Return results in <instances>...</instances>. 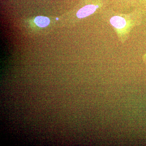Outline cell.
<instances>
[{
  "label": "cell",
  "instance_id": "cell-3",
  "mask_svg": "<svg viewBox=\"0 0 146 146\" xmlns=\"http://www.w3.org/2000/svg\"><path fill=\"white\" fill-rule=\"evenodd\" d=\"M35 23L40 27H45L48 26L50 23V20L48 18L44 16H37L35 19Z\"/></svg>",
  "mask_w": 146,
  "mask_h": 146
},
{
  "label": "cell",
  "instance_id": "cell-4",
  "mask_svg": "<svg viewBox=\"0 0 146 146\" xmlns=\"http://www.w3.org/2000/svg\"><path fill=\"white\" fill-rule=\"evenodd\" d=\"M144 60H145V62L146 63V54L144 56Z\"/></svg>",
  "mask_w": 146,
  "mask_h": 146
},
{
  "label": "cell",
  "instance_id": "cell-2",
  "mask_svg": "<svg viewBox=\"0 0 146 146\" xmlns=\"http://www.w3.org/2000/svg\"><path fill=\"white\" fill-rule=\"evenodd\" d=\"M99 7L98 5H88L82 7L78 11L76 16L79 18H83L93 14Z\"/></svg>",
  "mask_w": 146,
  "mask_h": 146
},
{
  "label": "cell",
  "instance_id": "cell-1",
  "mask_svg": "<svg viewBox=\"0 0 146 146\" xmlns=\"http://www.w3.org/2000/svg\"><path fill=\"white\" fill-rule=\"evenodd\" d=\"M110 23L123 43L127 39L129 34L135 25L133 14H117L112 16Z\"/></svg>",
  "mask_w": 146,
  "mask_h": 146
}]
</instances>
